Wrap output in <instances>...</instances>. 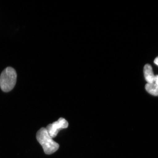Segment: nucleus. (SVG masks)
<instances>
[{
    "label": "nucleus",
    "mask_w": 158,
    "mask_h": 158,
    "mask_svg": "<svg viewBox=\"0 0 158 158\" xmlns=\"http://www.w3.org/2000/svg\"><path fill=\"white\" fill-rule=\"evenodd\" d=\"M154 83L158 84V75H155V81H154Z\"/></svg>",
    "instance_id": "obj_6"
},
{
    "label": "nucleus",
    "mask_w": 158,
    "mask_h": 158,
    "mask_svg": "<svg viewBox=\"0 0 158 158\" xmlns=\"http://www.w3.org/2000/svg\"><path fill=\"white\" fill-rule=\"evenodd\" d=\"M154 62L158 66V56L155 58Z\"/></svg>",
    "instance_id": "obj_7"
},
{
    "label": "nucleus",
    "mask_w": 158,
    "mask_h": 158,
    "mask_svg": "<svg viewBox=\"0 0 158 158\" xmlns=\"http://www.w3.org/2000/svg\"><path fill=\"white\" fill-rule=\"evenodd\" d=\"M144 77L147 83H153L155 81V75H154L152 68L151 65L147 64L144 67Z\"/></svg>",
    "instance_id": "obj_4"
},
{
    "label": "nucleus",
    "mask_w": 158,
    "mask_h": 158,
    "mask_svg": "<svg viewBox=\"0 0 158 158\" xmlns=\"http://www.w3.org/2000/svg\"><path fill=\"white\" fill-rule=\"evenodd\" d=\"M17 73L12 67H7L0 76V87L5 92L10 91L14 88L17 80Z\"/></svg>",
    "instance_id": "obj_2"
},
{
    "label": "nucleus",
    "mask_w": 158,
    "mask_h": 158,
    "mask_svg": "<svg viewBox=\"0 0 158 158\" xmlns=\"http://www.w3.org/2000/svg\"><path fill=\"white\" fill-rule=\"evenodd\" d=\"M146 90L153 96H158V84L155 83H147L145 86Z\"/></svg>",
    "instance_id": "obj_5"
},
{
    "label": "nucleus",
    "mask_w": 158,
    "mask_h": 158,
    "mask_svg": "<svg viewBox=\"0 0 158 158\" xmlns=\"http://www.w3.org/2000/svg\"><path fill=\"white\" fill-rule=\"evenodd\" d=\"M36 139L46 155H51L59 149V144L53 140L45 128H41L37 132Z\"/></svg>",
    "instance_id": "obj_1"
},
{
    "label": "nucleus",
    "mask_w": 158,
    "mask_h": 158,
    "mask_svg": "<svg viewBox=\"0 0 158 158\" xmlns=\"http://www.w3.org/2000/svg\"><path fill=\"white\" fill-rule=\"evenodd\" d=\"M68 122L65 118H60L58 121L48 124L45 128L49 135L53 138L56 137L60 130L68 128Z\"/></svg>",
    "instance_id": "obj_3"
}]
</instances>
